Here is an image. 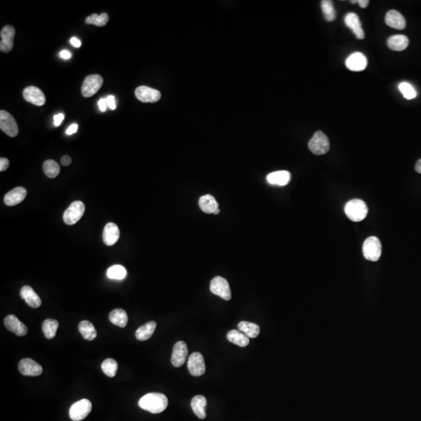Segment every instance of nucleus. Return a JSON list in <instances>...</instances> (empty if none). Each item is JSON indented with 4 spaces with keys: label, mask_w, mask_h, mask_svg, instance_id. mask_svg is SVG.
I'll use <instances>...</instances> for the list:
<instances>
[{
    "label": "nucleus",
    "mask_w": 421,
    "mask_h": 421,
    "mask_svg": "<svg viewBox=\"0 0 421 421\" xmlns=\"http://www.w3.org/2000/svg\"><path fill=\"white\" fill-rule=\"evenodd\" d=\"M139 406L152 414H160L168 406V399L162 393H148L139 400Z\"/></svg>",
    "instance_id": "f257e3e1"
},
{
    "label": "nucleus",
    "mask_w": 421,
    "mask_h": 421,
    "mask_svg": "<svg viewBox=\"0 0 421 421\" xmlns=\"http://www.w3.org/2000/svg\"><path fill=\"white\" fill-rule=\"evenodd\" d=\"M346 216L353 222H361L365 219L368 213V208L364 200L354 199L345 206Z\"/></svg>",
    "instance_id": "f03ea898"
},
{
    "label": "nucleus",
    "mask_w": 421,
    "mask_h": 421,
    "mask_svg": "<svg viewBox=\"0 0 421 421\" xmlns=\"http://www.w3.org/2000/svg\"><path fill=\"white\" fill-rule=\"evenodd\" d=\"M308 148L312 153L321 155L327 153L330 148L329 138L321 131H317L308 143Z\"/></svg>",
    "instance_id": "7ed1b4c3"
},
{
    "label": "nucleus",
    "mask_w": 421,
    "mask_h": 421,
    "mask_svg": "<svg viewBox=\"0 0 421 421\" xmlns=\"http://www.w3.org/2000/svg\"><path fill=\"white\" fill-rule=\"evenodd\" d=\"M363 254L364 258L368 261H378L381 255V244L379 239L376 237L367 238L363 245Z\"/></svg>",
    "instance_id": "20e7f679"
},
{
    "label": "nucleus",
    "mask_w": 421,
    "mask_h": 421,
    "mask_svg": "<svg viewBox=\"0 0 421 421\" xmlns=\"http://www.w3.org/2000/svg\"><path fill=\"white\" fill-rule=\"evenodd\" d=\"M85 212L83 202L77 200L72 203L64 214V221L67 225H74L78 222Z\"/></svg>",
    "instance_id": "39448f33"
},
{
    "label": "nucleus",
    "mask_w": 421,
    "mask_h": 421,
    "mask_svg": "<svg viewBox=\"0 0 421 421\" xmlns=\"http://www.w3.org/2000/svg\"><path fill=\"white\" fill-rule=\"evenodd\" d=\"M92 409L91 402L84 399L72 405L69 409V418L73 421H80L86 418Z\"/></svg>",
    "instance_id": "423d86ee"
},
{
    "label": "nucleus",
    "mask_w": 421,
    "mask_h": 421,
    "mask_svg": "<svg viewBox=\"0 0 421 421\" xmlns=\"http://www.w3.org/2000/svg\"><path fill=\"white\" fill-rule=\"evenodd\" d=\"M103 85V78L98 74L88 76L84 81L81 94L85 98H90L98 92Z\"/></svg>",
    "instance_id": "0eeeda50"
},
{
    "label": "nucleus",
    "mask_w": 421,
    "mask_h": 421,
    "mask_svg": "<svg viewBox=\"0 0 421 421\" xmlns=\"http://www.w3.org/2000/svg\"><path fill=\"white\" fill-rule=\"evenodd\" d=\"M0 129L9 137H17L19 132L18 123L14 116L5 110L0 111Z\"/></svg>",
    "instance_id": "6e6552de"
},
{
    "label": "nucleus",
    "mask_w": 421,
    "mask_h": 421,
    "mask_svg": "<svg viewBox=\"0 0 421 421\" xmlns=\"http://www.w3.org/2000/svg\"><path fill=\"white\" fill-rule=\"evenodd\" d=\"M210 290L213 294L217 295L225 300H230L232 297L229 283L221 276H216L212 279L210 285Z\"/></svg>",
    "instance_id": "1a4fd4ad"
},
{
    "label": "nucleus",
    "mask_w": 421,
    "mask_h": 421,
    "mask_svg": "<svg viewBox=\"0 0 421 421\" xmlns=\"http://www.w3.org/2000/svg\"><path fill=\"white\" fill-rule=\"evenodd\" d=\"M189 372L195 377H199L205 373V364L204 357L200 353H193L189 356L187 362Z\"/></svg>",
    "instance_id": "9d476101"
},
{
    "label": "nucleus",
    "mask_w": 421,
    "mask_h": 421,
    "mask_svg": "<svg viewBox=\"0 0 421 421\" xmlns=\"http://www.w3.org/2000/svg\"><path fill=\"white\" fill-rule=\"evenodd\" d=\"M188 355L187 346L183 341L177 342L173 346L171 362L174 367H179L183 365Z\"/></svg>",
    "instance_id": "9b49d317"
},
{
    "label": "nucleus",
    "mask_w": 421,
    "mask_h": 421,
    "mask_svg": "<svg viewBox=\"0 0 421 421\" xmlns=\"http://www.w3.org/2000/svg\"><path fill=\"white\" fill-rule=\"evenodd\" d=\"M135 95L137 99L140 102H156L160 100L161 98V93L159 90L152 89L148 86H140L135 90Z\"/></svg>",
    "instance_id": "f8f14e48"
},
{
    "label": "nucleus",
    "mask_w": 421,
    "mask_h": 421,
    "mask_svg": "<svg viewBox=\"0 0 421 421\" xmlns=\"http://www.w3.org/2000/svg\"><path fill=\"white\" fill-rule=\"evenodd\" d=\"M16 31L14 27L11 25H6L2 29L0 36H1V43H0V50L1 52L6 53L10 52L14 48V40L15 37Z\"/></svg>",
    "instance_id": "ddd939ff"
},
{
    "label": "nucleus",
    "mask_w": 421,
    "mask_h": 421,
    "mask_svg": "<svg viewBox=\"0 0 421 421\" xmlns=\"http://www.w3.org/2000/svg\"><path fill=\"white\" fill-rule=\"evenodd\" d=\"M23 96L27 102L37 106H44L46 101L43 90L35 86L26 88L23 90Z\"/></svg>",
    "instance_id": "4468645a"
},
{
    "label": "nucleus",
    "mask_w": 421,
    "mask_h": 421,
    "mask_svg": "<svg viewBox=\"0 0 421 421\" xmlns=\"http://www.w3.org/2000/svg\"><path fill=\"white\" fill-rule=\"evenodd\" d=\"M20 372L25 376H39L43 373V367L35 360L26 358L21 360L18 365Z\"/></svg>",
    "instance_id": "2eb2a0df"
},
{
    "label": "nucleus",
    "mask_w": 421,
    "mask_h": 421,
    "mask_svg": "<svg viewBox=\"0 0 421 421\" xmlns=\"http://www.w3.org/2000/svg\"><path fill=\"white\" fill-rule=\"evenodd\" d=\"M346 65L351 71H363L367 67V58L360 52H354L347 58Z\"/></svg>",
    "instance_id": "dca6fc26"
},
{
    "label": "nucleus",
    "mask_w": 421,
    "mask_h": 421,
    "mask_svg": "<svg viewBox=\"0 0 421 421\" xmlns=\"http://www.w3.org/2000/svg\"><path fill=\"white\" fill-rule=\"evenodd\" d=\"M4 324L9 331L14 332L18 336L27 335V328L15 315H8L4 320Z\"/></svg>",
    "instance_id": "f3484780"
},
{
    "label": "nucleus",
    "mask_w": 421,
    "mask_h": 421,
    "mask_svg": "<svg viewBox=\"0 0 421 421\" xmlns=\"http://www.w3.org/2000/svg\"><path fill=\"white\" fill-rule=\"evenodd\" d=\"M27 196V191L22 187H16L6 194L4 202L8 206H14L22 203Z\"/></svg>",
    "instance_id": "a211bd4d"
},
{
    "label": "nucleus",
    "mask_w": 421,
    "mask_h": 421,
    "mask_svg": "<svg viewBox=\"0 0 421 421\" xmlns=\"http://www.w3.org/2000/svg\"><path fill=\"white\" fill-rule=\"evenodd\" d=\"M119 236H120V233H119V228L113 222H110L105 226L102 239L107 246H113L115 244H116V242L119 241Z\"/></svg>",
    "instance_id": "6ab92c4d"
},
{
    "label": "nucleus",
    "mask_w": 421,
    "mask_h": 421,
    "mask_svg": "<svg viewBox=\"0 0 421 421\" xmlns=\"http://www.w3.org/2000/svg\"><path fill=\"white\" fill-rule=\"evenodd\" d=\"M345 23L349 28L352 30L358 39H364V32L361 27L359 17L354 13H349L345 17Z\"/></svg>",
    "instance_id": "aec40b11"
},
{
    "label": "nucleus",
    "mask_w": 421,
    "mask_h": 421,
    "mask_svg": "<svg viewBox=\"0 0 421 421\" xmlns=\"http://www.w3.org/2000/svg\"><path fill=\"white\" fill-rule=\"evenodd\" d=\"M385 23L389 27L399 30H402L406 27V20L399 12L392 10L387 13L385 16Z\"/></svg>",
    "instance_id": "412c9836"
},
{
    "label": "nucleus",
    "mask_w": 421,
    "mask_h": 421,
    "mask_svg": "<svg viewBox=\"0 0 421 421\" xmlns=\"http://www.w3.org/2000/svg\"><path fill=\"white\" fill-rule=\"evenodd\" d=\"M21 296L31 308H38L42 305V300L39 295L29 286L22 287L21 289Z\"/></svg>",
    "instance_id": "4be33fe9"
},
{
    "label": "nucleus",
    "mask_w": 421,
    "mask_h": 421,
    "mask_svg": "<svg viewBox=\"0 0 421 421\" xmlns=\"http://www.w3.org/2000/svg\"><path fill=\"white\" fill-rule=\"evenodd\" d=\"M267 183L275 186H286L289 183L291 179L290 173L288 171H276L267 176Z\"/></svg>",
    "instance_id": "5701e85b"
},
{
    "label": "nucleus",
    "mask_w": 421,
    "mask_h": 421,
    "mask_svg": "<svg viewBox=\"0 0 421 421\" xmlns=\"http://www.w3.org/2000/svg\"><path fill=\"white\" fill-rule=\"evenodd\" d=\"M191 408L195 415L200 419L206 418L205 407L207 406V400L203 396H196L191 400Z\"/></svg>",
    "instance_id": "b1692460"
},
{
    "label": "nucleus",
    "mask_w": 421,
    "mask_h": 421,
    "mask_svg": "<svg viewBox=\"0 0 421 421\" xmlns=\"http://www.w3.org/2000/svg\"><path fill=\"white\" fill-rule=\"evenodd\" d=\"M199 207L204 213L214 214L219 209V204L213 196L204 195L199 200Z\"/></svg>",
    "instance_id": "393cba45"
},
{
    "label": "nucleus",
    "mask_w": 421,
    "mask_h": 421,
    "mask_svg": "<svg viewBox=\"0 0 421 421\" xmlns=\"http://www.w3.org/2000/svg\"><path fill=\"white\" fill-rule=\"evenodd\" d=\"M409 45V39L407 37L402 35L392 36L388 39V46L393 51H403Z\"/></svg>",
    "instance_id": "a878e982"
},
{
    "label": "nucleus",
    "mask_w": 421,
    "mask_h": 421,
    "mask_svg": "<svg viewBox=\"0 0 421 421\" xmlns=\"http://www.w3.org/2000/svg\"><path fill=\"white\" fill-rule=\"evenodd\" d=\"M157 324L155 321H150L139 328L135 333V336L139 341H146L154 334Z\"/></svg>",
    "instance_id": "bb28decb"
},
{
    "label": "nucleus",
    "mask_w": 421,
    "mask_h": 421,
    "mask_svg": "<svg viewBox=\"0 0 421 421\" xmlns=\"http://www.w3.org/2000/svg\"><path fill=\"white\" fill-rule=\"evenodd\" d=\"M238 329L249 338H257L260 334V327L257 324L248 321H241L238 324Z\"/></svg>",
    "instance_id": "cd10ccee"
},
{
    "label": "nucleus",
    "mask_w": 421,
    "mask_h": 421,
    "mask_svg": "<svg viewBox=\"0 0 421 421\" xmlns=\"http://www.w3.org/2000/svg\"><path fill=\"white\" fill-rule=\"evenodd\" d=\"M227 339L241 347L247 346L250 343V338L238 330H231L227 334Z\"/></svg>",
    "instance_id": "c85d7f7f"
},
{
    "label": "nucleus",
    "mask_w": 421,
    "mask_h": 421,
    "mask_svg": "<svg viewBox=\"0 0 421 421\" xmlns=\"http://www.w3.org/2000/svg\"><path fill=\"white\" fill-rule=\"evenodd\" d=\"M78 329L82 337L86 340L92 341L96 338V330L93 324L90 323V321H81L78 325Z\"/></svg>",
    "instance_id": "c756f323"
},
{
    "label": "nucleus",
    "mask_w": 421,
    "mask_h": 421,
    "mask_svg": "<svg viewBox=\"0 0 421 421\" xmlns=\"http://www.w3.org/2000/svg\"><path fill=\"white\" fill-rule=\"evenodd\" d=\"M110 321L113 325H117L119 327H126L128 322V316L127 312L123 309H115L110 313Z\"/></svg>",
    "instance_id": "7c9ffc66"
},
{
    "label": "nucleus",
    "mask_w": 421,
    "mask_h": 421,
    "mask_svg": "<svg viewBox=\"0 0 421 421\" xmlns=\"http://www.w3.org/2000/svg\"><path fill=\"white\" fill-rule=\"evenodd\" d=\"M59 327V322L56 320L48 318L44 320L43 323V331L44 336L48 339L54 338Z\"/></svg>",
    "instance_id": "2f4dec72"
},
{
    "label": "nucleus",
    "mask_w": 421,
    "mask_h": 421,
    "mask_svg": "<svg viewBox=\"0 0 421 421\" xmlns=\"http://www.w3.org/2000/svg\"><path fill=\"white\" fill-rule=\"evenodd\" d=\"M43 171L48 178H56L60 174V167L54 160H46L43 164Z\"/></svg>",
    "instance_id": "473e14b6"
},
{
    "label": "nucleus",
    "mask_w": 421,
    "mask_h": 421,
    "mask_svg": "<svg viewBox=\"0 0 421 421\" xmlns=\"http://www.w3.org/2000/svg\"><path fill=\"white\" fill-rule=\"evenodd\" d=\"M127 275V271L125 267L123 266H119V265H115V266L110 267L107 270V276L110 279H115V280H122L125 279Z\"/></svg>",
    "instance_id": "72a5a7b5"
},
{
    "label": "nucleus",
    "mask_w": 421,
    "mask_h": 421,
    "mask_svg": "<svg viewBox=\"0 0 421 421\" xmlns=\"http://www.w3.org/2000/svg\"><path fill=\"white\" fill-rule=\"evenodd\" d=\"M109 15L106 13H102L101 15H98L97 14H93L89 16L85 20V23L87 24H94L98 27H103L106 25V23L109 22Z\"/></svg>",
    "instance_id": "f704fd0d"
},
{
    "label": "nucleus",
    "mask_w": 421,
    "mask_h": 421,
    "mask_svg": "<svg viewBox=\"0 0 421 421\" xmlns=\"http://www.w3.org/2000/svg\"><path fill=\"white\" fill-rule=\"evenodd\" d=\"M321 9H322L325 20L327 22H333L335 19V9H334L332 1H329V0L321 1Z\"/></svg>",
    "instance_id": "c9c22d12"
},
{
    "label": "nucleus",
    "mask_w": 421,
    "mask_h": 421,
    "mask_svg": "<svg viewBox=\"0 0 421 421\" xmlns=\"http://www.w3.org/2000/svg\"><path fill=\"white\" fill-rule=\"evenodd\" d=\"M102 369L109 377H114L118 369L117 362L111 358L106 359L102 364Z\"/></svg>",
    "instance_id": "e433bc0d"
},
{
    "label": "nucleus",
    "mask_w": 421,
    "mask_h": 421,
    "mask_svg": "<svg viewBox=\"0 0 421 421\" xmlns=\"http://www.w3.org/2000/svg\"><path fill=\"white\" fill-rule=\"evenodd\" d=\"M399 89L401 93L403 94L404 98H406L408 100L413 99L417 96V92H416L414 87L407 82H402V83L399 84Z\"/></svg>",
    "instance_id": "4c0bfd02"
},
{
    "label": "nucleus",
    "mask_w": 421,
    "mask_h": 421,
    "mask_svg": "<svg viewBox=\"0 0 421 421\" xmlns=\"http://www.w3.org/2000/svg\"><path fill=\"white\" fill-rule=\"evenodd\" d=\"M106 99L108 108L111 110H115L116 109V102H115V97L113 95H110Z\"/></svg>",
    "instance_id": "58836bf2"
},
{
    "label": "nucleus",
    "mask_w": 421,
    "mask_h": 421,
    "mask_svg": "<svg viewBox=\"0 0 421 421\" xmlns=\"http://www.w3.org/2000/svg\"><path fill=\"white\" fill-rule=\"evenodd\" d=\"M9 166H10V162H9V160L7 158H0V171H5V170L8 169Z\"/></svg>",
    "instance_id": "ea45409f"
},
{
    "label": "nucleus",
    "mask_w": 421,
    "mask_h": 421,
    "mask_svg": "<svg viewBox=\"0 0 421 421\" xmlns=\"http://www.w3.org/2000/svg\"><path fill=\"white\" fill-rule=\"evenodd\" d=\"M64 115L63 113L57 114V115H55L54 117H53V123H54V125L56 127H59V126L61 125L62 122L64 121Z\"/></svg>",
    "instance_id": "a19ab883"
},
{
    "label": "nucleus",
    "mask_w": 421,
    "mask_h": 421,
    "mask_svg": "<svg viewBox=\"0 0 421 421\" xmlns=\"http://www.w3.org/2000/svg\"><path fill=\"white\" fill-rule=\"evenodd\" d=\"M98 106L102 112H106V110L108 108L106 98H101L100 100L98 101Z\"/></svg>",
    "instance_id": "79ce46f5"
},
{
    "label": "nucleus",
    "mask_w": 421,
    "mask_h": 421,
    "mask_svg": "<svg viewBox=\"0 0 421 421\" xmlns=\"http://www.w3.org/2000/svg\"><path fill=\"white\" fill-rule=\"evenodd\" d=\"M77 130H78V125L74 123V124L69 126V128L66 131V133L67 135H72L75 133Z\"/></svg>",
    "instance_id": "37998d69"
},
{
    "label": "nucleus",
    "mask_w": 421,
    "mask_h": 421,
    "mask_svg": "<svg viewBox=\"0 0 421 421\" xmlns=\"http://www.w3.org/2000/svg\"><path fill=\"white\" fill-rule=\"evenodd\" d=\"M72 159L69 155H64L62 157L61 163L63 166H68L71 164Z\"/></svg>",
    "instance_id": "c03bdc74"
},
{
    "label": "nucleus",
    "mask_w": 421,
    "mask_h": 421,
    "mask_svg": "<svg viewBox=\"0 0 421 421\" xmlns=\"http://www.w3.org/2000/svg\"><path fill=\"white\" fill-rule=\"evenodd\" d=\"M60 56L62 59H64V60H69L71 58L72 55L69 51L67 50H63L60 52Z\"/></svg>",
    "instance_id": "a18cd8bd"
},
{
    "label": "nucleus",
    "mask_w": 421,
    "mask_h": 421,
    "mask_svg": "<svg viewBox=\"0 0 421 421\" xmlns=\"http://www.w3.org/2000/svg\"><path fill=\"white\" fill-rule=\"evenodd\" d=\"M70 43H71L72 45L75 47V48H80L81 45V42L79 40V39H77L76 37H73L70 39Z\"/></svg>",
    "instance_id": "49530a36"
},
{
    "label": "nucleus",
    "mask_w": 421,
    "mask_h": 421,
    "mask_svg": "<svg viewBox=\"0 0 421 421\" xmlns=\"http://www.w3.org/2000/svg\"><path fill=\"white\" fill-rule=\"evenodd\" d=\"M358 3H359V6L361 8H367V6H368V4H369V1L368 0H359L358 1Z\"/></svg>",
    "instance_id": "de8ad7c7"
},
{
    "label": "nucleus",
    "mask_w": 421,
    "mask_h": 421,
    "mask_svg": "<svg viewBox=\"0 0 421 421\" xmlns=\"http://www.w3.org/2000/svg\"><path fill=\"white\" fill-rule=\"evenodd\" d=\"M415 170L421 174V159L418 160L415 165Z\"/></svg>",
    "instance_id": "09e8293b"
},
{
    "label": "nucleus",
    "mask_w": 421,
    "mask_h": 421,
    "mask_svg": "<svg viewBox=\"0 0 421 421\" xmlns=\"http://www.w3.org/2000/svg\"><path fill=\"white\" fill-rule=\"evenodd\" d=\"M220 208H219V209H218L217 211H216V212H215V213H214V214H215V215H219V214H220Z\"/></svg>",
    "instance_id": "8fccbe9b"
},
{
    "label": "nucleus",
    "mask_w": 421,
    "mask_h": 421,
    "mask_svg": "<svg viewBox=\"0 0 421 421\" xmlns=\"http://www.w3.org/2000/svg\"><path fill=\"white\" fill-rule=\"evenodd\" d=\"M350 2H351V3H356V2H358V1L355 0V1H350Z\"/></svg>",
    "instance_id": "3c124183"
}]
</instances>
